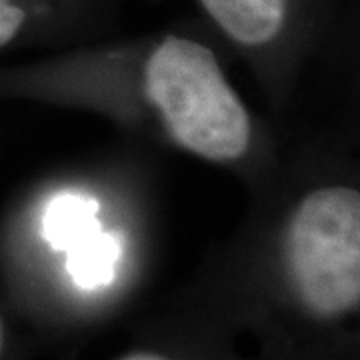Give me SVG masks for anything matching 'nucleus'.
<instances>
[{
  "mask_svg": "<svg viewBox=\"0 0 360 360\" xmlns=\"http://www.w3.org/2000/svg\"><path fill=\"white\" fill-rule=\"evenodd\" d=\"M144 89L184 148L210 160H234L246 153L250 120L210 49L167 39L146 63Z\"/></svg>",
  "mask_w": 360,
  "mask_h": 360,
  "instance_id": "1",
  "label": "nucleus"
},
{
  "mask_svg": "<svg viewBox=\"0 0 360 360\" xmlns=\"http://www.w3.org/2000/svg\"><path fill=\"white\" fill-rule=\"evenodd\" d=\"M288 276L316 316H338L360 298V196L335 186L309 194L290 219L284 243Z\"/></svg>",
  "mask_w": 360,
  "mask_h": 360,
  "instance_id": "2",
  "label": "nucleus"
},
{
  "mask_svg": "<svg viewBox=\"0 0 360 360\" xmlns=\"http://www.w3.org/2000/svg\"><path fill=\"white\" fill-rule=\"evenodd\" d=\"M220 28L243 44H266L284 22V0H202Z\"/></svg>",
  "mask_w": 360,
  "mask_h": 360,
  "instance_id": "3",
  "label": "nucleus"
},
{
  "mask_svg": "<svg viewBox=\"0 0 360 360\" xmlns=\"http://www.w3.org/2000/svg\"><path fill=\"white\" fill-rule=\"evenodd\" d=\"M98 200L90 194L77 191L54 194L42 219V234L46 243L54 250L66 252L92 232L101 231L103 224L98 220Z\"/></svg>",
  "mask_w": 360,
  "mask_h": 360,
  "instance_id": "4",
  "label": "nucleus"
},
{
  "mask_svg": "<svg viewBox=\"0 0 360 360\" xmlns=\"http://www.w3.org/2000/svg\"><path fill=\"white\" fill-rule=\"evenodd\" d=\"M120 255V236L101 229L66 250V270L78 288L98 290L115 283Z\"/></svg>",
  "mask_w": 360,
  "mask_h": 360,
  "instance_id": "5",
  "label": "nucleus"
},
{
  "mask_svg": "<svg viewBox=\"0 0 360 360\" xmlns=\"http://www.w3.org/2000/svg\"><path fill=\"white\" fill-rule=\"evenodd\" d=\"M25 22V11L11 4V0H0V46L14 39Z\"/></svg>",
  "mask_w": 360,
  "mask_h": 360,
  "instance_id": "6",
  "label": "nucleus"
},
{
  "mask_svg": "<svg viewBox=\"0 0 360 360\" xmlns=\"http://www.w3.org/2000/svg\"><path fill=\"white\" fill-rule=\"evenodd\" d=\"M127 359H160V356H158V354H129V356H127Z\"/></svg>",
  "mask_w": 360,
  "mask_h": 360,
  "instance_id": "7",
  "label": "nucleus"
},
{
  "mask_svg": "<svg viewBox=\"0 0 360 360\" xmlns=\"http://www.w3.org/2000/svg\"><path fill=\"white\" fill-rule=\"evenodd\" d=\"M0 348H2V326H0Z\"/></svg>",
  "mask_w": 360,
  "mask_h": 360,
  "instance_id": "8",
  "label": "nucleus"
}]
</instances>
